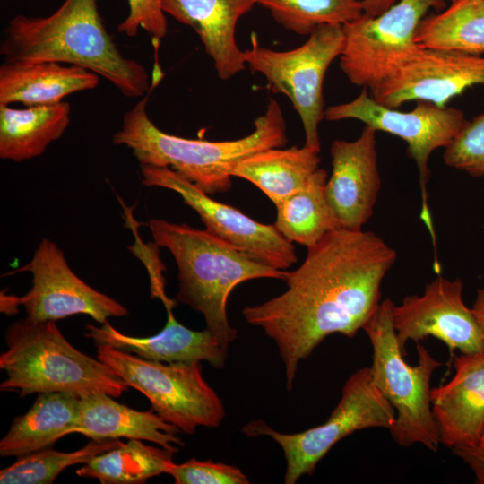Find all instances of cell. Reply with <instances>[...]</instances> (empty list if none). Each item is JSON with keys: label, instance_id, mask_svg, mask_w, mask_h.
Here are the masks:
<instances>
[{"label": "cell", "instance_id": "cell-1", "mask_svg": "<svg viewBox=\"0 0 484 484\" xmlns=\"http://www.w3.org/2000/svg\"><path fill=\"white\" fill-rule=\"evenodd\" d=\"M397 258L371 231L336 229L307 247L302 264L285 278L287 290L242 309L245 320L275 342L293 387L300 361L329 335L354 337L381 301V284Z\"/></svg>", "mask_w": 484, "mask_h": 484}, {"label": "cell", "instance_id": "cell-2", "mask_svg": "<svg viewBox=\"0 0 484 484\" xmlns=\"http://www.w3.org/2000/svg\"><path fill=\"white\" fill-rule=\"evenodd\" d=\"M4 61L56 62L77 65L105 78L125 97H145L149 75L127 58L106 30L97 0H65L45 17L14 16L0 45Z\"/></svg>", "mask_w": 484, "mask_h": 484}, {"label": "cell", "instance_id": "cell-3", "mask_svg": "<svg viewBox=\"0 0 484 484\" xmlns=\"http://www.w3.org/2000/svg\"><path fill=\"white\" fill-rule=\"evenodd\" d=\"M148 95L128 110L112 138L132 151L140 166L167 167L209 195L228 192L232 172L243 159L287 143L286 122L272 99L247 135L228 141L189 139L160 130L147 112Z\"/></svg>", "mask_w": 484, "mask_h": 484}, {"label": "cell", "instance_id": "cell-4", "mask_svg": "<svg viewBox=\"0 0 484 484\" xmlns=\"http://www.w3.org/2000/svg\"><path fill=\"white\" fill-rule=\"evenodd\" d=\"M147 225L155 245L169 251L176 262L177 300L202 314L205 329L226 347L237 337L227 313L231 291L246 281H285L287 276L288 271L262 264L206 229L160 219Z\"/></svg>", "mask_w": 484, "mask_h": 484}, {"label": "cell", "instance_id": "cell-5", "mask_svg": "<svg viewBox=\"0 0 484 484\" xmlns=\"http://www.w3.org/2000/svg\"><path fill=\"white\" fill-rule=\"evenodd\" d=\"M4 341L2 391L17 392L21 397L45 393L119 397L130 387L106 363L72 345L55 321L17 320L7 328Z\"/></svg>", "mask_w": 484, "mask_h": 484}, {"label": "cell", "instance_id": "cell-6", "mask_svg": "<svg viewBox=\"0 0 484 484\" xmlns=\"http://www.w3.org/2000/svg\"><path fill=\"white\" fill-rule=\"evenodd\" d=\"M393 304L383 300L363 327L373 349L372 380L395 411L388 429L393 439L402 446L420 444L437 452L441 443L431 410L430 380L441 363L419 341L418 364L405 361L393 323Z\"/></svg>", "mask_w": 484, "mask_h": 484}, {"label": "cell", "instance_id": "cell-7", "mask_svg": "<svg viewBox=\"0 0 484 484\" xmlns=\"http://www.w3.org/2000/svg\"><path fill=\"white\" fill-rule=\"evenodd\" d=\"M97 358L180 432L192 435L198 427L217 428L225 417L223 402L203 378L201 362L153 361L105 345L97 346Z\"/></svg>", "mask_w": 484, "mask_h": 484}, {"label": "cell", "instance_id": "cell-8", "mask_svg": "<svg viewBox=\"0 0 484 484\" xmlns=\"http://www.w3.org/2000/svg\"><path fill=\"white\" fill-rule=\"evenodd\" d=\"M343 46L341 25L315 29L302 45L290 50H274L258 43L252 35L251 47L244 50L246 66L263 75L275 93L285 95L299 116L306 146L321 151L318 127L324 118L323 85L331 64Z\"/></svg>", "mask_w": 484, "mask_h": 484}, {"label": "cell", "instance_id": "cell-9", "mask_svg": "<svg viewBox=\"0 0 484 484\" xmlns=\"http://www.w3.org/2000/svg\"><path fill=\"white\" fill-rule=\"evenodd\" d=\"M395 411L375 385L369 367H362L346 380L341 396L329 419L302 432L284 434L258 419L242 427L249 437L268 436L282 448L287 462L284 483L294 484L312 475L317 463L340 440L368 428L389 429Z\"/></svg>", "mask_w": 484, "mask_h": 484}, {"label": "cell", "instance_id": "cell-10", "mask_svg": "<svg viewBox=\"0 0 484 484\" xmlns=\"http://www.w3.org/2000/svg\"><path fill=\"white\" fill-rule=\"evenodd\" d=\"M442 0H399L376 16L362 14L342 25L340 67L349 82L370 91L395 76L422 48L416 40L421 20Z\"/></svg>", "mask_w": 484, "mask_h": 484}, {"label": "cell", "instance_id": "cell-11", "mask_svg": "<svg viewBox=\"0 0 484 484\" xmlns=\"http://www.w3.org/2000/svg\"><path fill=\"white\" fill-rule=\"evenodd\" d=\"M411 110L402 111L376 102L368 89L349 102L332 105L325 109L328 121L359 120L376 131L400 137L407 144V155L419 174L421 189L420 219L427 227L436 255V238L428 203L427 185L430 178L428 160L434 151L446 148L467 123L464 113L455 108L440 107L428 101H416Z\"/></svg>", "mask_w": 484, "mask_h": 484}, {"label": "cell", "instance_id": "cell-12", "mask_svg": "<svg viewBox=\"0 0 484 484\" xmlns=\"http://www.w3.org/2000/svg\"><path fill=\"white\" fill-rule=\"evenodd\" d=\"M142 183L177 193L205 229L264 264L286 270L297 262L295 246L274 224L261 223L240 210L212 199L167 167L140 166Z\"/></svg>", "mask_w": 484, "mask_h": 484}, {"label": "cell", "instance_id": "cell-13", "mask_svg": "<svg viewBox=\"0 0 484 484\" xmlns=\"http://www.w3.org/2000/svg\"><path fill=\"white\" fill-rule=\"evenodd\" d=\"M32 275L30 290L15 300L23 306L27 318L56 321L75 315H86L103 324L110 317L128 315L127 308L98 291L70 268L63 251L48 238H43L30 261L16 272Z\"/></svg>", "mask_w": 484, "mask_h": 484}, {"label": "cell", "instance_id": "cell-14", "mask_svg": "<svg viewBox=\"0 0 484 484\" xmlns=\"http://www.w3.org/2000/svg\"><path fill=\"white\" fill-rule=\"evenodd\" d=\"M393 323L400 347L406 355L408 341L427 337L443 341L451 354L455 350L471 354L484 351V338L471 308L462 300V281L438 276L422 295H411L393 304Z\"/></svg>", "mask_w": 484, "mask_h": 484}, {"label": "cell", "instance_id": "cell-15", "mask_svg": "<svg viewBox=\"0 0 484 484\" xmlns=\"http://www.w3.org/2000/svg\"><path fill=\"white\" fill-rule=\"evenodd\" d=\"M478 84H484V54L422 47L395 76L370 94L376 102L393 108L408 101L444 107Z\"/></svg>", "mask_w": 484, "mask_h": 484}, {"label": "cell", "instance_id": "cell-16", "mask_svg": "<svg viewBox=\"0 0 484 484\" xmlns=\"http://www.w3.org/2000/svg\"><path fill=\"white\" fill-rule=\"evenodd\" d=\"M376 132L365 125L357 139H336L331 144L332 174L325 197L340 228L362 229L373 214L381 187Z\"/></svg>", "mask_w": 484, "mask_h": 484}, {"label": "cell", "instance_id": "cell-17", "mask_svg": "<svg viewBox=\"0 0 484 484\" xmlns=\"http://www.w3.org/2000/svg\"><path fill=\"white\" fill-rule=\"evenodd\" d=\"M454 367L453 378L430 391L440 443L450 449L478 446L484 432V351L461 353Z\"/></svg>", "mask_w": 484, "mask_h": 484}, {"label": "cell", "instance_id": "cell-18", "mask_svg": "<svg viewBox=\"0 0 484 484\" xmlns=\"http://www.w3.org/2000/svg\"><path fill=\"white\" fill-rule=\"evenodd\" d=\"M167 310L165 326L157 334L136 337L125 334L108 322L96 326L86 325L84 336L96 346H109L140 358L165 363L206 361L222 368L228 358V348L207 329L194 331L181 324L172 308Z\"/></svg>", "mask_w": 484, "mask_h": 484}, {"label": "cell", "instance_id": "cell-19", "mask_svg": "<svg viewBox=\"0 0 484 484\" xmlns=\"http://www.w3.org/2000/svg\"><path fill=\"white\" fill-rule=\"evenodd\" d=\"M255 4L256 0H161L166 14L198 35L218 77L224 81L246 67L244 51L236 41V27Z\"/></svg>", "mask_w": 484, "mask_h": 484}, {"label": "cell", "instance_id": "cell-20", "mask_svg": "<svg viewBox=\"0 0 484 484\" xmlns=\"http://www.w3.org/2000/svg\"><path fill=\"white\" fill-rule=\"evenodd\" d=\"M178 432L177 428L152 410L136 411L107 393L80 398L79 415L73 430L96 441L121 437L149 441L175 453L185 445Z\"/></svg>", "mask_w": 484, "mask_h": 484}, {"label": "cell", "instance_id": "cell-21", "mask_svg": "<svg viewBox=\"0 0 484 484\" xmlns=\"http://www.w3.org/2000/svg\"><path fill=\"white\" fill-rule=\"evenodd\" d=\"M99 82V75L77 65L4 61L0 66V104H55L72 93L94 89Z\"/></svg>", "mask_w": 484, "mask_h": 484}, {"label": "cell", "instance_id": "cell-22", "mask_svg": "<svg viewBox=\"0 0 484 484\" xmlns=\"http://www.w3.org/2000/svg\"><path fill=\"white\" fill-rule=\"evenodd\" d=\"M80 398L64 393H39L33 405L16 417L0 441L2 457H20L52 447L73 434L79 415Z\"/></svg>", "mask_w": 484, "mask_h": 484}, {"label": "cell", "instance_id": "cell-23", "mask_svg": "<svg viewBox=\"0 0 484 484\" xmlns=\"http://www.w3.org/2000/svg\"><path fill=\"white\" fill-rule=\"evenodd\" d=\"M71 120L65 101L15 108L0 104V158L22 162L40 156Z\"/></svg>", "mask_w": 484, "mask_h": 484}, {"label": "cell", "instance_id": "cell-24", "mask_svg": "<svg viewBox=\"0 0 484 484\" xmlns=\"http://www.w3.org/2000/svg\"><path fill=\"white\" fill-rule=\"evenodd\" d=\"M319 152L306 145L265 149L239 161L232 177L252 183L277 205L306 185L319 168Z\"/></svg>", "mask_w": 484, "mask_h": 484}, {"label": "cell", "instance_id": "cell-25", "mask_svg": "<svg viewBox=\"0 0 484 484\" xmlns=\"http://www.w3.org/2000/svg\"><path fill=\"white\" fill-rule=\"evenodd\" d=\"M327 179L326 170L318 168L301 189L275 205L274 225L289 241L307 248L340 229L326 201Z\"/></svg>", "mask_w": 484, "mask_h": 484}, {"label": "cell", "instance_id": "cell-26", "mask_svg": "<svg viewBox=\"0 0 484 484\" xmlns=\"http://www.w3.org/2000/svg\"><path fill=\"white\" fill-rule=\"evenodd\" d=\"M175 452L129 439L93 457L76 470V474L102 484H140L150 478L168 474Z\"/></svg>", "mask_w": 484, "mask_h": 484}, {"label": "cell", "instance_id": "cell-27", "mask_svg": "<svg viewBox=\"0 0 484 484\" xmlns=\"http://www.w3.org/2000/svg\"><path fill=\"white\" fill-rule=\"evenodd\" d=\"M423 48L484 54V0H456L426 15L416 31Z\"/></svg>", "mask_w": 484, "mask_h": 484}, {"label": "cell", "instance_id": "cell-28", "mask_svg": "<svg viewBox=\"0 0 484 484\" xmlns=\"http://www.w3.org/2000/svg\"><path fill=\"white\" fill-rule=\"evenodd\" d=\"M286 30L309 35L319 26L344 25L363 14L362 0H256Z\"/></svg>", "mask_w": 484, "mask_h": 484}, {"label": "cell", "instance_id": "cell-29", "mask_svg": "<svg viewBox=\"0 0 484 484\" xmlns=\"http://www.w3.org/2000/svg\"><path fill=\"white\" fill-rule=\"evenodd\" d=\"M121 442L118 439L91 440L85 446L73 452H60L45 448L18 459L0 471L1 484H50L66 468L89 462Z\"/></svg>", "mask_w": 484, "mask_h": 484}, {"label": "cell", "instance_id": "cell-30", "mask_svg": "<svg viewBox=\"0 0 484 484\" xmlns=\"http://www.w3.org/2000/svg\"><path fill=\"white\" fill-rule=\"evenodd\" d=\"M445 165L472 177H484V111L468 120L445 149Z\"/></svg>", "mask_w": 484, "mask_h": 484}, {"label": "cell", "instance_id": "cell-31", "mask_svg": "<svg viewBox=\"0 0 484 484\" xmlns=\"http://www.w3.org/2000/svg\"><path fill=\"white\" fill-rule=\"evenodd\" d=\"M177 484H248L249 480L238 467L212 460L194 458L183 463H175L169 469Z\"/></svg>", "mask_w": 484, "mask_h": 484}, {"label": "cell", "instance_id": "cell-32", "mask_svg": "<svg viewBox=\"0 0 484 484\" xmlns=\"http://www.w3.org/2000/svg\"><path fill=\"white\" fill-rule=\"evenodd\" d=\"M128 15L117 26L120 33L134 37L143 29L157 43L167 35L168 22L161 0H128Z\"/></svg>", "mask_w": 484, "mask_h": 484}, {"label": "cell", "instance_id": "cell-33", "mask_svg": "<svg viewBox=\"0 0 484 484\" xmlns=\"http://www.w3.org/2000/svg\"><path fill=\"white\" fill-rule=\"evenodd\" d=\"M451 450L472 471L475 483L484 484V449L480 446H461Z\"/></svg>", "mask_w": 484, "mask_h": 484}, {"label": "cell", "instance_id": "cell-34", "mask_svg": "<svg viewBox=\"0 0 484 484\" xmlns=\"http://www.w3.org/2000/svg\"><path fill=\"white\" fill-rule=\"evenodd\" d=\"M399 0H362L363 13L367 16H376L386 11Z\"/></svg>", "mask_w": 484, "mask_h": 484}, {"label": "cell", "instance_id": "cell-35", "mask_svg": "<svg viewBox=\"0 0 484 484\" xmlns=\"http://www.w3.org/2000/svg\"><path fill=\"white\" fill-rule=\"evenodd\" d=\"M472 311L481 329L484 338V286L478 290Z\"/></svg>", "mask_w": 484, "mask_h": 484}, {"label": "cell", "instance_id": "cell-36", "mask_svg": "<svg viewBox=\"0 0 484 484\" xmlns=\"http://www.w3.org/2000/svg\"><path fill=\"white\" fill-rule=\"evenodd\" d=\"M480 448L484 449V432H483V435L480 440V443H479V445Z\"/></svg>", "mask_w": 484, "mask_h": 484}, {"label": "cell", "instance_id": "cell-37", "mask_svg": "<svg viewBox=\"0 0 484 484\" xmlns=\"http://www.w3.org/2000/svg\"><path fill=\"white\" fill-rule=\"evenodd\" d=\"M442 1H444V2H445V3H446V2L452 3V2H454V1H456V0H442Z\"/></svg>", "mask_w": 484, "mask_h": 484}]
</instances>
